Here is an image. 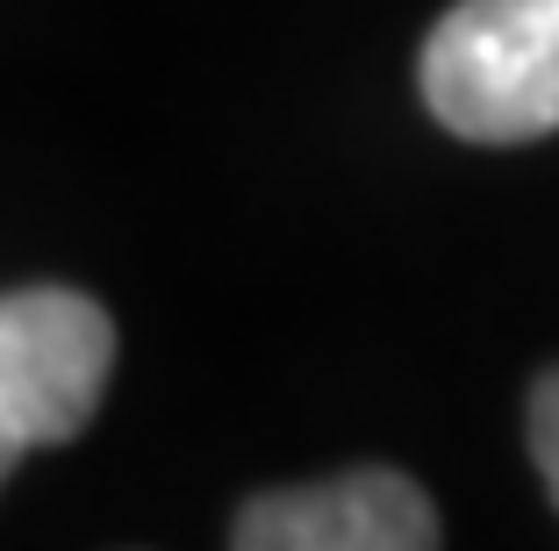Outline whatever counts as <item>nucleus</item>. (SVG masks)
<instances>
[{
  "label": "nucleus",
  "instance_id": "obj_1",
  "mask_svg": "<svg viewBox=\"0 0 559 551\" xmlns=\"http://www.w3.org/2000/svg\"><path fill=\"white\" fill-rule=\"evenodd\" d=\"M424 108L466 144L559 130V0H452L424 44Z\"/></svg>",
  "mask_w": 559,
  "mask_h": 551
},
{
  "label": "nucleus",
  "instance_id": "obj_2",
  "mask_svg": "<svg viewBox=\"0 0 559 551\" xmlns=\"http://www.w3.org/2000/svg\"><path fill=\"white\" fill-rule=\"evenodd\" d=\"M116 373V323L72 287L0 294V487L44 444H72Z\"/></svg>",
  "mask_w": 559,
  "mask_h": 551
},
{
  "label": "nucleus",
  "instance_id": "obj_3",
  "mask_svg": "<svg viewBox=\"0 0 559 551\" xmlns=\"http://www.w3.org/2000/svg\"><path fill=\"white\" fill-rule=\"evenodd\" d=\"M430 494L395 466H359L337 480L273 487L237 508V551H430L438 544Z\"/></svg>",
  "mask_w": 559,
  "mask_h": 551
},
{
  "label": "nucleus",
  "instance_id": "obj_4",
  "mask_svg": "<svg viewBox=\"0 0 559 551\" xmlns=\"http://www.w3.org/2000/svg\"><path fill=\"white\" fill-rule=\"evenodd\" d=\"M524 438H531V458H538V480L559 508V366H545L531 380V408H524Z\"/></svg>",
  "mask_w": 559,
  "mask_h": 551
}]
</instances>
